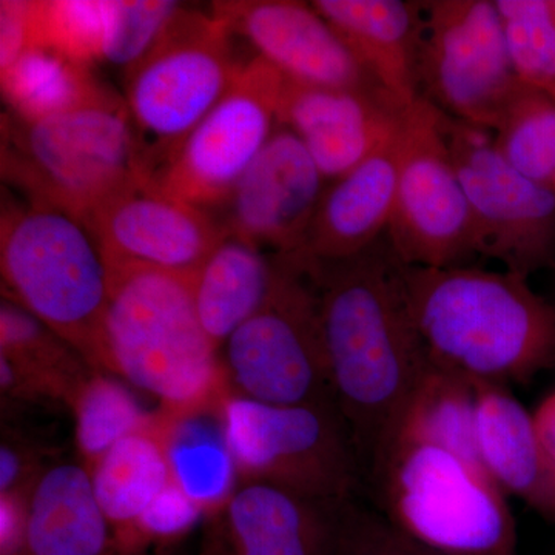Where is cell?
<instances>
[{
  "mask_svg": "<svg viewBox=\"0 0 555 555\" xmlns=\"http://www.w3.org/2000/svg\"><path fill=\"white\" fill-rule=\"evenodd\" d=\"M534 420L543 447L555 466V392L539 404L534 412Z\"/></svg>",
  "mask_w": 555,
  "mask_h": 555,
  "instance_id": "cell-37",
  "label": "cell"
},
{
  "mask_svg": "<svg viewBox=\"0 0 555 555\" xmlns=\"http://www.w3.org/2000/svg\"><path fill=\"white\" fill-rule=\"evenodd\" d=\"M90 476L118 555H142L137 540L139 521L173 483L158 412L152 426L109 449L91 467Z\"/></svg>",
  "mask_w": 555,
  "mask_h": 555,
  "instance_id": "cell-25",
  "label": "cell"
},
{
  "mask_svg": "<svg viewBox=\"0 0 555 555\" xmlns=\"http://www.w3.org/2000/svg\"><path fill=\"white\" fill-rule=\"evenodd\" d=\"M0 73L11 116L22 122H39L72 112L108 91L87 65L40 47L25 51Z\"/></svg>",
  "mask_w": 555,
  "mask_h": 555,
  "instance_id": "cell-28",
  "label": "cell"
},
{
  "mask_svg": "<svg viewBox=\"0 0 555 555\" xmlns=\"http://www.w3.org/2000/svg\"><path fill=\"white\" fill-rule=\"evenodd\" d=\"M80 463L91 469L122 438L147 429V414L133 393L105 372L94 371L72 404Z\"/></svg>",
  "mask_w": 555,
  "mask_h": 555,
  "instance_id": "cell-30",
  "label": "cell"
},
{
  "mask_svg": "<svg viewBox=\"0 0 555 555\" xmlns=\"http://www.w3.org/2000/svg\"><path fill=\"white\" fill-rule=\"evenodd\" d=\"M42 451L20 433L3 429L0 448V496H24L46 469Z\"/></svg>",
  "mask_w": 555,
  "mask_h": 555,
  "instance_id": "cell-35",
  "label": "cell"
},
{
  "mask_svg": "<svg viewBox=\"0 0 555 555\" xmlns=\"http://www.w3.org/2000/svg\"><path fill=\"white\" fill-rule=\"evenodd\" d=\"M219 415L240 483L327 502L356 499L363 469L337 408L272 406L230 393Z\"/></svg>",
  "mask_w": 555,
  "mask_h": 555,
  "instance_id": "cell-9",
  "label": "cell"
},
{
  "mask_svg": "<svg viewBox=\"0 0 555 555\" xmlns=\"http://www.w3.org/2000/svg\"><path fill=\"white\" fill-rule=\"evenodd\" d=\"M306 262L335 401L366 477L429 358L409 313L401 261L386 236L352 258Z\"/></svg>",
  "mask_w": 555,
  "mask_h": 555,
  "instance_id": "cell-1",
  "label": "cell"
},
{
  "mask_svg": "<svg viewBox=\"0 0 555 555\" xmlns=\"http://www.w3.org/2000/svg\"><path fill=\"white\" fill-rule=\"evenodd\" d=\"M403 115L378 91L309 86L284 78L278 126L301 139L331 182L363 163L400 127Z\"/></svg>",
  "mask_w": 555,
  "mask_h": 555,
  "instance_id": "cell-18",
  "label": "cell"
},
{
  "mask_svg": "<svg viewBox=\"0 0 555 555\" xmlns=\"http://www.w3.org/2000/svg\"><path fill=\"white\" fill-rule=\"evenodd\" d=\"M517 78L555 89V0H495Z\"/></svg>",
  "mask_w": 555,
  "mask_h": 555,
  "instance_id": "cell-32",
  "label": "cell"
},
{
  "mask_svg": "<svg viewBox=\"0 0 555 555\" xmlns=\"http://www.w3.org/2000/svg\"><path fill=\"white\" fill-rule=\"evenodd\" d=\"M476 444L488 476L547 521H555V466L537 430L534 414L505 385L474 382Z\"/></svg>",
  "mask_w": 555,
  "mask_h": 555,
  "instance_id": "cell-20",
  "label": "cell"
},
{
  "mask_svg": "<svg viewBox=\"0 0 555 555\" xmlns=\"http://www.w3.org/2000/svg\"><path fill=\"white\" fill-rule=\"evenodd\" d=\"M35 47L56 51L90 67L104 57L112 0L33 2Z\"/></svg>",
  "mask_w": 555,
  "mask_h": 555,
  "instance_id": "cell-31",
  "label": "cell"
},
{
  "mask_svg": "<svg viewBox=\"0 0 555 555\" xmlns=\"http://www.w3.org/2000/svg\"><path fill=\"white\" fill-rule=\"evenodd\" d=\"M494 147L524 177L554 189L555 96L518 79L494 130Z\"/></svg>",
  "mask_w": 555,
  "mask_h": 555,
  "instance_id": "cell-29",
  "label": "cell"
},
{
  "mask_svg": "<svg viewBox=\"0 0 555 555\" xmlns=\"http://www.w3.org/2000/svg\"><path fill=\"white\" fill-rule=\"evenodd\" d=\"M441 133L469 204L478 258L514 275L555 270V190L518 173L485 127L441 112Z\"/></svg>",
  "mask_w": 555,
  "mask_h": 555,
  "instance_id": "cell-10",
  "label": "cell"
},
{
  "mask_svg": "<svg viewBox=\"0 0 555 555\" xmlns=\"http://www.w3.org/2000/svg\"><path fill=\"white\" fill-rule=\"evenodd\" d=\"M2 177L30 196L83 222L113 195L145 177L126 101L113 91L39 122L9 116Z\"/></svg>",
  "mask_w": 555,
  "mask_h": 555,
  "instance_id": "cell-5",
  "label": "cell"
},
{
  "mask_svg": "<svg viewBox=\"0 0 555 555\" xmlns=\"http://www.w3.org/2000/svg\"><path fill=\"white\" fill-rule=\"evenodd\" d=\"M332 555H440L411 539L357 499L346 500L339 514Z\"/></svg>",
  "mask_w": 555,
  "mask_h": 555,
  "instance_id": "cell-34",
  "label": "cell"
},
{
  "mask_svg": "<svg viewBox=\"0 0 555 555\" xmlns=\"http://www.w3.org/2000/svg\"><path fill=\"white\" fill-rule=\"evenodd\" d=\"M94 369L38 318L9 298L0 306L2 400L72 408Z\"/></svg>",
  "mask_w": 555,
  "mask_h": 555,
  "instance_id": "cell-23",
  "label": "cell"
},
{
  "mask_svg": "<svg viewBox=\"0 0 555 555\" xmlns=\"http://www.w3.org/2000/svg\"><path fill=\"white\" fill-rule=\"evenodd\" d=\"M105 264L98 369L156 398L166 414L219 411L232 392L221 353L196 312L195 276L134 262Z\"/></svg>",
  "mask_w": 555,
  "mask_h": 555,
  "instance_id": "cell-3",
  "label": "cell"
},
{
  "mask_svg": "<svg viewBox=\"0 0 555 555\" xmlns=\"http://www.w3.org/2000/svg\"><path fill=\"white\" fill-rule=\"evenodd\" d=\"M517 82L495 2H420L418 98L451 118L494 130Z\"/></svg>",
  "mask_w": 555,
  "mask_h": 555,
  "instance_id": "cell-11",
  "label": "cell"
},
{
  "mask_svg": "<svg viewBox=\"0 0 555 555\" xmlns=\"http://www.w3.org/2000/svg\"><path fill=\"white\" fill-rule=\"evenodd\" d=\"M280 275V258L225 232L193 278L196 312L219 352L264 308Z\"/></svg>",
  "mask_w": 555,
  "mask_h": 555,
  "instance_id": "cell-24",
  "label": "cell"
},
{
  "mask_svg": "<svg viewBox=\"0 0 555 555\" xmlns=\"http://www.w3.org/2000/svg\"><path fill=\"white\" fill-rule=\"evenodd\" d=\"M326 185L301 139L278 126L221 207V225L273 255L302 254Z\"/></svg>",
  "mask_w": 555,
  "mask_h": 555,
  "instance_id": "cell-15",
  "label": "cell"
},
{
  "mask_svg": "<svg viewBox=\"0 0 555 555\" xmlns=\"http://www.w3.org/2000/svg\"><path fill=\"white\" fill-rule=\"evenodd\" d=\"M364 480L378 513L434 553L517 555L507 496L465 456L425 441H386Z\"/></svg>",
  "mask_w": 555,
  "mask_h": 555,
  "instance_id": "cell-4",
  "label": "cell"
},
{
  "mask_svg": "<svg viewBox=\"0 0 555 555\" xmlns=\"http://www.w3.org/2000/svg\"><path fill=\"white\" fill-rule=\"evenodd\" d=\"M219 411L189 415L158 411L175 485L208 518L225 506L240 486Z\"/></svg>",
  "mask_w": 555,
  "mask_h": 555,
  "instance_id": "cell-26",
  "label": "cell"
},
{
  "mask_svg": "<svg viewBox=\"0 0 555 555\" xmlns=\"http://www.w3.org/2000/svg\"><path fill=\"white\" fill-rule=\"evenodd\" d=\"M547 299H550V302H551V305H553V308H554V310H555V281H554V292H553V297L547 298Z\"/></svg>",
  "mask_w": 555,
  "mask_h": 555,
  "instance_id": "cell-39",
  "label": "cell"
},
{
  "mask_svg": "<svg viewBox=\"0 0 555 555\" xmlns=\"http://www.w3.org/2000/svg\"><path fill=\"white\" fill-rule=\"evenodd\" d=\"M392 440L437 444L481 465L476 444V389L473 379L430 364L386 430L378 448Z\"/></svg>",
  "mask_w": 555,
  "mask_h": 555,
  "instance_id": "cell-27",
  "label": "cell"
},
{
  "mask_svg": "<svg viewBox=\"0 0 555 555\" xmlns=\"http://www.w3.org/2000/svg\"><path fill=\"white\" fill-rule=\"evenodd\" d=\"M312 5L387 100L400 112L411 108L418 100L420 2L317 0Z\"/></svg>",
  "mask_w": 555,
  "mask_h": 555,
  "instance_id": "cell-21",
  "label": "cell"
},
{
  "mask_svg": "<svg viewBox=\"0 0 555 555\" xmlns=\"http://www.w3.org/2000/svg\"><path fill=\"white\" fill-rule=\"evenodd\" d=\"M232 30L214 11L179 7L152 49L126 69V105L142 169L153 181L221 101L244 64Z\"/></svg>",
  "mask_w": 555,
  "mask_h": 555,
  "instance_id": "cell-7",
  "label": "cell"
},
{
  "mask_svg": "<svg viewBox=\"0 0 555 555\" xmlns=\"http://www.w3.org/2000/svg\"><path fill=\"white\" fill-rule=\"evenodd\" d=\"M20 555H118L82 463L49 465L25 496Z\"/></svg>",
  "mask_w": 555,
  "mask_h": 555,
  "instance_id": "cell-22",
  "label": "cell"
},
{
  "mask_svg": "<svg viewBox=\"0 0 555 555\" xmlns=\"http://www.w3.org/2000/svg\"><path fill=\"white\" fill-rule=\"evenodd\" d=\"M401 283L433 366L505 386L555 367V310L526 278L401 262Z\"/></svg>",
  "mask_w": 555,
  "mask_h": 555,
  "instance_id": "cell-2",
  "label": "cell"
},
{
  "mask_svg": "<svg viewBox=\"0 0 555 555\" xmlns=\"http://www.w3.org/2000/svg\"><path fill=\"white\" fill-rule=\"evenodd\" d=\"M345 502L257 481L240 483L210 517L203 546L211 555H332Z\"/></svg>",
  "mask_w": 555,
  "mask_h": 555,
  "instance_id": "cell-17",
  "label": "cell"
},
{
  "mask_svg": "<svg viewBox=\"0 0 555 555\" xmlns=\"http://www.w3.org/2000/svg\"><path fill=\"white\" fill-rule=\"evenodd\" d=\"M170 555H175L173 553H170ZM201 555H211L210 553H208V551L206 550V547H203V553H201Z\"/></svg>",
  "mask_w": 555,
  "mask_h": 555,
  "instance_id": "cell-40",
  "label": "cell"
},
{
  "mask_svg": "<svg viewBox=\"0 0 555 555\" xmlns=\"http://www.w3.org/2000/svg\"><path fill=\"white\" fill-rule=\"evenodd\" d=\"M441 112L415 101L401 120V152L386 240L401 262L420 268L470 266L469 204L441 133Z\"/></svg>",
  "mask_w": 555,
  "mask_h": 555,
  "instance_id": "cell-12",
  "label": "cell"
},
{
  "mask_svg": "<svg viewBox=\"0 0 555 555\" xmlns=\"http://www.w3.org/2000/svg\"><path fill=\"white\" fill-rule=\"evenodd\" d=\"M284 76L262 57L244 61L221 101L184 139L153 184L171 198L221 208L278 127Z\"/></svg>",
  "mask_w": 555,
  "mask_h": 555,
  "instance_id": "cell-13",
  "label": "cell"
},
{
  "mask_svg": "<svg viewBox=\"0 0 555 555\" xmlns=\"http://www.w3.org/2000/svg\"><path fill=\"white\" fill-rule=\"evenodd\" d=\"M211 11L229 25L233 35L244 36L258 56L284 78L309 86L382 93L312 3L229 0L215 2Z\"/></svg>",
  "mask_w": 555,
  "mask_h": 555,
  "instance_id": "cell-16",
  "label": "cell"
},
{
  "mask_svg": "<svg viewBox=\"0 0 555 555\" xmlns=\"http://www.w3.org/2000/svg\"><path fill=\"white\" fill-rule=\"evenodd\" d=\"M547 91H550V93H553V94H554V96H555V89H550V90H547ZM554 190H555V182H554Z\"/></svg>",
  "mask_w": 555,
  "mask_h": 555,
  "instance_id": "cell-41",
  "label": "cell"
},
{
  "mask_svg": "<svg viewBox=\"0 0 555 555\" xmlns=\"http://www.w3.org/2000/svg\"><path fill=\"white\" fill-rule=\"evenodd\" d=\"M104 261L195 276L225 230L203 208L171 198L147 177L102 203L82 222Z\"/></svg>",
  "mask_w": 555,
  "mask_h": 555,
  "instance_id": "cell-14",
  "label": "cell"
},
{
  "mask_svg": "<svg viewBox=\"0 0 555 555\" xmlns=\"http://www.w3.org/2000/svg\"><path fill=\"white\" fill-rule=\"evenodd\" d=\"M0 270L7 298L100 371L98 345L108 301V269L86 225L42 204L5 208Z\"/></svg>",
  "mask_w": 555,
  "mask_h": 555,
  "instance_id": "cell-6",
  "label": "cell"
},
{
  "mask_svg": "<svg viewBox=\"0 0 555 555\" xmlns=\"http://www.w3.org/2000/svg\"><path fill=\"white\" fill-rule=\"evenodd\" d=\"M278 258L269 301L221 349L230 392L272 406L337 408L308 262Z\"/></svg>",
  "mask_w": 555,
  "mask_h": 555,
  "instance_id": "cell-8",
  "label": "cell"
},
{
  "mask_svg": "<svg viewBox=\"0 0 555 555\" xmlns=\"http://www.w3.org/2000/svg\"><path fill=\"white\" fill-rule=\"evenodd\" d=\"M400 152L401 124L363 163L327 182L310 224L306 257L352 258L386 236L396 204Z\"/></svg>",
  "mask_w": 555,
  "mask_h": 555,
  "instance_id": "cell-19",
  "label": "cell"
},
{
  "mask_svg": "<svg viewBox=\"0 0 555 555\" xmlns=\"http://www.w3.org/2000/svg\"><path fill=\"white\" fill-rule=\"evenodd\" d=\"M171 550L152 551L147 555H169Z\"/></svg>",
  "mask_w": 555,
  "mask_h": 555,
  "instance_id": "cell-38",
  "label": "cell"
},
{
  "mask_svg": "<svg viewBox=\"0 0 555 555\" xmlns=\"http://www.w3.org/2000/svg\"><path fill=\"white\" fill-rule=\"evenodd\" d=\"M181 3L167 0H112L109 30L104 57L129 68L158 40Z\"/></svg>",
  "mask_w": 555,
  "mask_h": 555,
  "instance_id": "cell-33",
  "label": "cell"
},
{
  "mask_svg": "<svg viewBox=\"0 0 555 555\" xmlns=\"http://www.w3.org/2000/svg\"><path fill=\"white\" fill-rule=\"evenodd\" d=\"M35 49V14L28 0L0 2V72Z\"/></svg>",
  "mask_w": 555,
  "mask_h": 555,
  "instance_id": "cell-36",
  "label": "cell"
}]
</instances>
